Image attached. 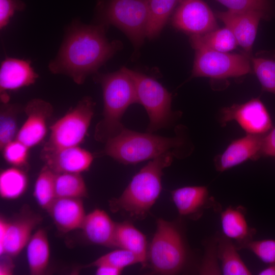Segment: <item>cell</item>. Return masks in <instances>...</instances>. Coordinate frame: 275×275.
Segmentation results:
<instances>
[{"label":"cell","mask_w":275,"mask_h":275,"mask_svg":"<svg viewBox=\"0 0 275 275\" xmlns=\"http://www.w3.org/2000/svg\"><path fill=\"white\" fill-rule=\"evenodd\" d=\"M28 178L25 173L17 167L7 169L0 174L1 197L7 200H13L25 192Z\"/></svg>","instance_id":"28"},{"label":"cell","mask_w":275,"mask_h":275,"mask_svg":"<svg viewBox=\"0 0 275 275\" xmlns=\"http://www.w3.org/2000/svg\"><path fill=\"white\" fill-rule=\"evenodd\" d=\"M29 148L15 140L9 143L2 149L5 160L15 167H21L27 163Z\"/></svg>","instance_id":"33"},{"label":"cell","mask_w":275,"mask_h":275,"mask_svg":"<svg viewBox=\"0 0 275 275\" xmlns=\"http://www.w3.org/2000/svg\"><path fill=\"white\" fill-rule=\"evenodd\" d=\"M97 6L104 23L123 31L134 47L141 46L149 17L147 0H99Z\"/></svg>","instance_id":"7"},{"label":"cell","mask_w":275,"mask_h":275,"mask_svg":"<svg viewBox=\"0 0 275 275\" xmlns=\"http://www.w3.org/2000/svg\"><path fill=\"white\" fill-rule=\"evenodd\" d=\"M95 103L83 97L76 105L50 127V134L41 152L78 146L87 134L94 115Z\"/></svg>","instance_id":"8"},{"label":"cell","mask_w":275,"mask_h":275,"mask_svg":"<svg viewBox=\"0 0 275 275\" xmlns=\"http://www.w3.org/2000/svg\"><path fill=\"white\" fill-rule=\"evenodd\" d=\"M181 0H147L149 17L146 37H156L162 30L175 7Z\"/></svg>","instance_id":"26"},{"label":"cell","mask_w":275,"mask_h":275,"mask_svg":"<svg viewBox=\"0 0 275 275\" xmlns=\"http://www.w3.org/2000/svg\"><path fill=\"white\" fill-rule=\"evenodd\" d=\"M52 105L40 99L30 101L24 111L27 119L16 134V140L29 148L34 147L44 138L47 131V120L52 113Z\"/></svg>","instance_id":"13"},{"label":"cell","mask_w":275,"mask_h":275,"mask_svg":"<svg viewBox=\"0 0 275 275\" xmlns=\"http://www.w3.org/2000/svg\"><path fill=\"white\" fill-rule=\"evenodd\" d=\"M175 155L168 152L151 159L133 177L119 197L109 200L111 210L134 219L145 218L161 192L163 170L171 165Z\"/></svg>","instance_id":"2"},{"label":"cell","mask_w":275,"mask_h":275,"mask_svg":"<svg viewBox=\"0 0 275 275\" xmlns=\"http://www.w3.org/2000/svg\"><path fill=\"white\" fill-rule=\"evenodd\" d=\"M136 263H141L139 258L132 252L120 248L99 257L86 267H96L100 265H111L121 270Z\"/></svg>","instance_id":"30"},{"label":"cell","mask_w":275,"mask_h":275,"mask_svg":"<svg viewBox=\"0 0 275 275\" xmlns=\"http://www.w3.org/2000/svg\"><path fill=\"white\" fill-rule=\"evenodd\" d=\"M261 154L264 156L275 157V128L268 134L263 135Z\"/></svg>","instance_id":"38"},{"label":"cell","mask_w":275,"mask_h":275,"mask_svg":"<svg viewBox=\"0 0 275 275\" xmlns=\"http://www.w3.org/2000/svg\"><path fill=\"white\" fill-rule=\"evenodd\" d=\"M227 7L229 10H259L267 13L270 5L269 0H216Z\"/></svg>","instance_id":"35"},{"label":"cell","mask_w":275,"mask_h":275,"mask_svg":"<svg viewBox=\"0 0 275 275\" xmlns=\"http://www.w3.org/2000/svg\"><path fill=\"white\" fill-rule=\"evenodd\" d=\"M56 173L44 165L35 182L34 196L38 205L47 210L56 199L54 178Z\"/></svg>","instance_id":"29"},{"label":"cell","mask_w":275,"mask_h":275,"mask_svg":"<svg viewBox=\"0 0 275 275\" xmlns=\"http://www.w3.org/2000/svg\"><path fill=\"white\" fill-rule=\"evenodd\" d=\"M216 15L232 32L238 45L250 56L259 22L266 17L267 13L256 10L238 11L229 10L218 12Z\"/></svg>","instance_id":"12"},{"label":"cell","mask_w":275,"mask_h":275,"mask_svg":"<svg viewBox=\"0 0 275 275\" xmlns=\"http://www.w3.org/2000/svg\"><path fill=\"white\" fill-rule=\"evenodd\" d=\"M26 257L31 274H44L48 265L50 248L44 229H39L32 235L27 244Z\"/></svg>","instance_id":"23"},{"label":"cell","mask_w":275,"mask_h":275,"mask_svg":"<svg viewBox=\"0 0 275 275\" xmlns=\"http://www.w3.org/2000/svg\"><path fill=\"white\" fill-rule=\"evenodd\" d=\"M232 120L236 121L248 134H264L272 128L269 114L258 98L223 108L222 123L224 124Z\"/></svg>","instance_id":"11"},{"label":"cell","mask_w":275,"mask_h":275,"mask_svg":"<svg viewBox=\"0 0 275 275\" xmlns=\"http://www.w3.org/2000/svg\"><path fill=\"white\" fill-rule=\"evenodd\" d=\"M1 109L0 116V147L1 150L9 143L14 140L17 130L16 114L14 105L4 104Z\"/></svg>","instance_id":"32"},{"label":"cell","mask_w":275,"mask_h":275,"mask_svg":"<svg viewBox=\"0 0 275 275\" xmlns=\"http://www.w3.org/2000/svg\"><path fill=\"white\" fill-rule=\"evenodd\" d=\"M94 80L102 87L104 103L103 118L95 127L94 138L105 143L125 128L121 123L122 116L131 104L138 103V101L131 79L121 69L97 74Z\"/></svg>","instance_id":"3"},{"label":"cell","mask_w":275,"mask_h":275,"mask_svg":"<svg viewBox=\"0 0 275 275\" xmlns=\"http://www.w3.org/2000/svg\"><path fill=\"white\" fill-rule=\"evenodd\" d=\"M46 210L58 229L63 233L81 229L86 215L79 198H56Z\"/></svg>","instance_id":"19"},{"label":"cell","mask_w":275,"mask_h":275,"mask_svg":"<svg viewBox=\"0 0 275 275\" xmlns=\"http://www.w3.org/2000/svg\"><path fill=\"white\" fill-rule=\"evenodd\" d=\"M259 275H275V262L271 264L266 268L260 271Z\"/></svg>","instance_id":"41"},{"label":"cell","mask_w":275,"mask_h":275,"mask_svg":"<svg viewBox=\"0 0 275 275\" xmlns=\"http://www.w3.org/2000/svg\"><path fill=\"white\" fill-rule=\"evenodd\" d=\"M107 24H82L70 26L59 52L48 68L54 74L67 75L78 85L95 72L122 47L118 40L109 42L105 36Z\"/></svg>","instance_id":"1"},{"label":"cell","mask_w":275,"mask_h":275,"mask_svg":"<svg viewBox=\"0 0 275 275\" xmlns=\"http://www.w3.org/2000/svg\"><path fill=\"white\" fill-rule=\"evenodd\" d=\"M96 267L95 273L97 275H119L122 271L119 268L108 265H100Z\"/></svg>","instance_id":"40"},{"label":"cell","mask_w":275,"mask_h":275,"mask_svg":"<svg viewBox=\"0 0 275 275\" xmlns=\"http://www.w3.org/2000/svg\"><path fill=\"white\" fill-rule=\"evenodd\" d=\"M12 257L6 255L5 258L1 259L0 263V275H11L13 273L14 264L11 258Z\"/></svg>","instance_id":"39"},{"label":"cell","mask_w":275,"mask_h":275,"mask_svg":"<svg viewBox=\"0 0 275 275\" xmlns=\"http://www.w3.org/2000/svg\"><path fill=\"white\" fill-rule=\"evenodd\" d=\"M25 4L21 0H0V28L3 29L9 22L16 11L25 9Z\"/></svg>","instance_id":"36"},{"label":"cell","mask_w":275,"mask_h":275,"mask_svg":"<svg viewBox=\"0 0 275 275\" xmlns=\"http://www.w3.org/2000/svg\"><path fill=\"white\" fill-rule=\"evenodd\" d=\"M187 258L186 246L178 223L158 218L148 245L146 266L148 265L153 274H176L183 270Z\"/></svg>","instance_id":"5"},{"label":"cell","mask_w":275,"mask_h":275,"mask_svg":"<svg viewBox=\"0 0 275 275\" xmlns=\"http://www.w3.org/2000/svg\"><path fill=\"white\" fill-rule=\"evenodd\" d=\"M182 139L167 138L152 133H141L124 128L105 143L102 155L108 156L120 163L133 164L173 152L182 145Z\"/></svg>","instance_id":"4"},{"label":"cell","mask_w":275,"mask_h":275,"mask_svg":"<svg viewBox=\"0 0 275 275\" xmlns=\"http://www.w3.org/2000/svg\"><path fill=\"white\" fill-rule=\"evenodd\" d=\"M171 197L179 214L192 219L199 218L205 209L215 204L204 186L180 187L171 191Z\"/></svg>","instance_id":"18"},{"label":"cell","mask_w":275,"mask_h":275,"mask_svg":"<svg viewBox=\"0 0 275 275\" xmlns=\"http://www.w3.org/2000/svg\"><path fill=\"white\" fill-rule=\"evenodd\" d=\"M261 261L267 264L275 262V240L265 239L252 240L245 246Z\"/></svg>","instance_id":"34"},{"label":"cell","mask_w":275,"mask_h":275,"mask_svg":"<svg viewBox=\"0 0 275 275\" xmlns=\"http://www.w3.org/2000/svg\"><path fill=\"white\" fill-rule=\"evenodd\" d=\"M172 23L178 30L192 35L206 33L217 28L213 13L202 0H181Z\"/></svg>","instance_id":"10"},{"label":"cell","mask_w":275,"mask_h":275,"mask_svg":"<svg viewBox=\"0 0 275 275\" xmlns=\"http://www.w3.org/2000/svg\"><path fill=\"white\" fill-rule=\"evenodd\" d=\"M121 69L131 79L138 103L146 109L149 119L147 131L152 133L169 126L174 119L171 109L172 96L155 79L123 67Z\"/></svg>","instance_id":"6"},{"label":"cell","mask_w":275,"mask_h":275,"mask_svg":"<svg viewBox=\"0 0 275 275\" xmlns=\"http://www.w3.org/2000/svg\"><path fill=\"white\" fill-rule=\"evenodd\" d=\"M221 222L224 236L234 241L238 249L245 248L256 233L249 226L244 209L240 206L225 209L221 213Z\"/></svg>","instance_id":"21"},{"label":"cell","mask_w":275,"mask_h":275,"mask_svg":"<svg viewBox=\"0 0 275 275\" xmlns=\"http://www.w3.org/2000/svg\"><path fill=\"white\" fill-rule=\"evenodd\" d=\"M264 134H248L236 140L215 159L216 169L224 172L249 159H256L261 155Z\"/></svg>","instance_id":"17"},{"label":"cell","mask_w":275,"mask_h":275,"mask_svg":"<svg viewBox=\"0 0 275 275\" xmlns=\"http://www.w3.org/2000/svg\"><path fill=\"white\" fill-rule=\"evenodd\" d=\"M233 242L225 236L217 239V253L221 263V272L224 275H250L251 271L237 252Z\"/></svg>","instance_id":"25"},{"label":"cell","mask_w":275,"mask_h":275,"mask_svg":"<svg viewBox=\"0 0 275 275\" xmlns=\"http://www.w3.org/2000/svg\"><path fill=\"white\" fill-rule=\"evenodd\" d=\"M116 223L103 210L96 208L86 215L81 229L91 244L115 248Z\"/></svg>","instance_id":"20"},{"label":"cell","mask_w":275,"mask_h":275,"mask_svg":"<svg viewBox=\"0 0 275 275\" xmlns=\"http://www.w3.org/2000/svg\"><path fill=\"white\" fill-rule=\"evenodd\" d=\"M30 60L7 58L0 68L1 100L6 104L9 101L8 90H15L35 83L38 75L31 66Z\"/></svg>","instance_id":"16"},{"label":"cell","mask_w":275,"mask_h":275,"mask_svg":"<svg viewBox=\"0 0 275 275\" xmlns=\"http://www.w3.org/2000/svg\"><path fill=\"white\" fill-rule=\"evenodd\" d=\"M40 157L45 165L56 174L80 173L88 170L93 160L91 153L78 146L41 152Z\"/></svg>","instance_id":"15"},{"label":"cell","mask_w":275,"mask_h":275,"mask_svg":"<svg viewBox=\"0 0 275 275\" xmlns=\"http://www.w3.org/2000/svg\"><path fill=\"white\" fill-rule=\"evenodd\" d=\"M41 217L32 212L25 211L14 221L8 222L0 255L15 257L27 245L32 232L41 222Z\"/></svg>","instance_id":"14"},{"label":"cell","mask_w":275,"mask_h":275,"mask_svg":"<svg viewBox=\"0 0 275 275\" xmlns=\"http://www.w3.org/2000/svg\"><path fill=\"white\" fill-rule=\"evenodd\" d=\"M190 42L195 50L206 49L223 52L231 51L238 45L233 34L226 26L202 34L191 35Z\"/></svg>","instance_id":"24"},{"label":"cell","mask_w":275,"mask_h":275,"mask_svg":"<svg viewBox=\"0 0 275 275\" xmlns=\"http://www.w3.org/2000/svg\"><path fill=\"white\" fill-rule=\"evenodd\" d=\"M115 248L129 251L140 259L143 267L147 262L148 244L146 236L131 222L116 223L115 234Z\"/></svg>","instance_id":"22"},{"label":"cell","mask_w":275,"mask_h":275,"mask_svg":"<svg viewBox=\"0 0 275 275\" xmlns=\"http://www.w3.org/2000/svg\"><path fill=\"white\" fill-rule=\"evenodd\" d=\"M56 198H79L88 196V191L80 173L56 174L54 178Z\"/></svg>","instance_id":"27"},{"label":"cell","mask_w":275,"mask_h":275,"mask_svg":"<svg viewBox=\"0 0 275 275\" xmlns=\"http://www.w3.org/2000/svg\"><path fill=\"white\" fill-rule=\"evenodd\" d=\"M216 258H218L217 253V240L214 244H212L207 249L205 257L199 269L201 274H218L221 271L218 269Z\"/></svg>","instance_id":"37"},{"label":"cell","mask_w":275,"mask_h":275,"mask_svg":"<svg viewBox=\"0 0 275 275\" xmlns=\"http://www.w3.org/2000/svg\"><path fill=\"white\" fill-rule=\"evenodd\" d=\"M252 62L262 89L275 94V59L257 57L253 58Z\"/></svg>","instance_id":"31"},{"label":"cell","mask_w":275,"mask_h":275,"mask_svg":"<svg viewBox=\"0 0 275 275\" xmlns=\"http://www.w3.org/2000/svg\"><path fill=\"white\" fill-rule=\"evenodd\" d=\"M195 50L192 77L221 79L241 76L251 71L249 56L246 54Z\"/></svg>","instance_id":"9"}]
</instances>
